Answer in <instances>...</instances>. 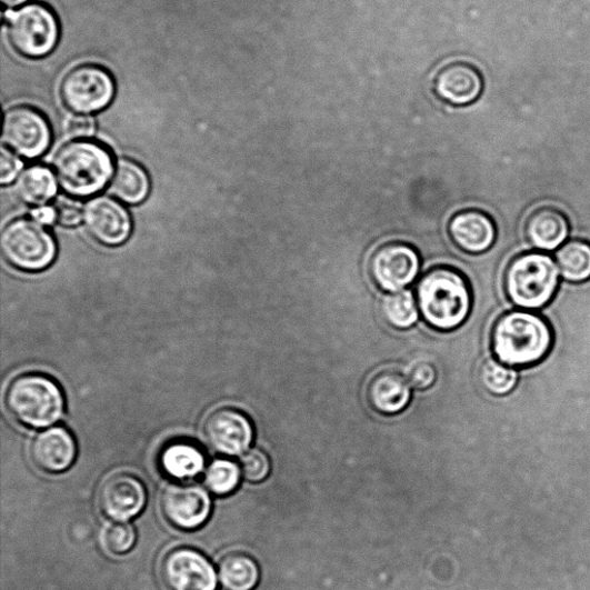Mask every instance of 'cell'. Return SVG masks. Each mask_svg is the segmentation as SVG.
Wrapping results in <instances>:
<instances>
[{
    "instance_id": "7a4b0ae2",
    "label": "cell",
    "mask_w": 590,
    "mask_h": 590,
    "mask_svg": "<svg viewBox=\"0 0 590 590\" xmlns=\"http://www.w3.org/2000/svg\"><path fill=\"white\" fill-rule=\"evenodd\" d=\"M52 166L61 191L76 199L102 192L116 169L111 150L89 139L66 143L54 154Z\"/></svg>"
},
{
    "instance_id": "e575fe53",
    "label": "cell",
    "mask_w": 590,
    "mask_h": 590,
    "mask_svg": "<svg viewBox=\"0 0 590 590\" xmlns=\"http://www.w3.org/2000/svg\"><path fill=\"white\" fill-rule=\"evenodd\" d=\"M32 213L33 219L43 226L51 224L56 221L54 209L50 207L38 208Z\"/></svg>"
},
{
    "instance_id": "8992f818",
    "label": "cell",
    "mask_w": 590,
    "mask_h": 590,
    "mask_svg": "<svg viewBox=\"0 0 590 590\" xmlns=\"http://www.w3.org/2000/svg\"><path fill=\"white\" fill-rule=\"evenodd\" d=\"M0 251L6 261L22 272H41L57 258L53 234L33 217L12 220L0 233Z\"/></svg>"
},
{
    "instance_id": "4316f807",
    "label": "cell",
    "mask_w": 590,
    "mask_h": 590,
    "mask_svg": "<svg viewBox=\"0 0 590 590\" xmlns=\"http://www.w3.org/2000/svg\"><path fill=\"white\" fill-rule=\"evenodd\" d=\"M242 473L240 466L227 459L211 462L204 471L206 488L217 496H228L240 484Z\"/></svg>"
},
{
    "instance_id": "f1b7e54d",
    "label": "cell",
    "mask_w": 590,
    "mask_h": 590,
    "mask_svg": "<svg viewBox=\"0 0 590 590\" xmlns=\"http://www.w3.org/2000/svg\"><path fill=\"white\" fill-rule=\"evenodd\" d=\"M103 544L112 554H126L137 543L136 528L128 522H114L109 524L103 532Z\"/></svg>"
},
{
    "instance_id": "ba28073f",
    "label": "cell",
    "mask_w": 590,
    "mask_h": 590,
    "mask_svg": "<svg viewBox=\"0 0 590 590\" xmlns=\"http://www.w3.org/2000/svg\"><path fill=\"white\" fill-rule=\"evenodd\" d=\"M116 86L102 67L82 64L69 71L59 88L61 102L77 114L102 111L112 102Z\"/></svg>"
},
{
    "instance_id": "2e32d148",
    "label": "cell",
    "mask_w": 590,
    "mask_h": 590,
    "mask_svg": "<svg viewBox=\"0 0 590 590\" xmlns=\"http://www.w3.org/2000/svg\"><path fill=\"white\" fill-rule=\"evenodd\" d=\"M483 87L480 71L463 61H451L433 78L434 94L453 107L473 104L482 96Z\"/></svg>"
},
{
    "instance_id": "cb8c5ba5",
    "label": "cell",
    "mask_w": 590,
    "mask_h": 590,
    "mask_svg": "<svg viewBox=\"0 0 590 590\" xmlns=\"http://www.w3.org/2000/svg\"><path fill=\"white\" fill-rule=\"evenodd\" d=\"M260 576L258 562L244 552L228 553L219 566V578L226 590H253Z\"/></svg>"
},
{
    "instance_id": "30bf717a",
    "label": "cell",
    "mask_w": 590,
    "mask_h": 590,
    "mask_svg": "<svg viewBox=\"0 0 590 590\" xmlns=\"http://www.w3.org/2000/svg\"><path fill=\"white\" fill-rule=\"evenodd\" d=\"M2 140L18 157L34 160L50 148L52 131L41 111L18 106L6 112Z\"/></svg>"
},
{
    "instance_id": "ac0fdd59",
    "label": "cell",
    "mask_w": 590,
    "mask_h": 590,
    "mask_svg": "<svg viewBox=\"0 0 590 590\" xmlns=\"http://www.w3.org/2000/svg\"><path fill=\"white\" fill-rule=\"evenodd\" d=\"M448 230L459 250L469 254H482L489 251L497 234L490 217L474 209L456 213Z\"/></svg>"
},
{
    "instance_id": "7402d4cb",
    "label": "cell",
    "mask_w": 590,
    "mask_h": 590,
    "mask_svg": "<svg viewBox=\"0 0 590 590\" xmlns=\"http://www.w3.org/2000/svg\"><path fill=\"white\" fill-rule=\"evenodd\" d=\"M150 192V179L146 170L138 163L122 159L116 163L110 181V193L127 204L141 203Z\"/></svg>"
},
{
    "instance_id": "9a60e30c",
    "label": "cell",
    "mask_w": 590,
    "mask_h": 590,
    "mask_svg": "<svg viewBox=\"0 0 590 590\" xmlns=\"http://www.w3.org/2000/svg\"><path fill=\"white\" fill-rule=\"evenodd\" d=\"M147 499L148 493L143 482L127 472L108 477L99 493L101 511L116 522H127L139 516L147 504Z\"/></svg>"
},
{
    "instance_id": "d4e9b609",
    "label": "cell",
    "mask_w": 590,
    "mask_h": 590,
    "mask_svg": "<svg viewBox=\"0 0 590 590\" xmlns=\"http://www.w3.org/2000/svg\"><path fill=\"white\" fill-rule=\"evenodd\" d=\"M559 272L571 283H582L590 279V243L571 240L556 252Z\"/></svg>"
},
{
    "instance_id": "d6986e66",
    "label": "cell",
    "mask_w": 590,
    "mask_h": 590,
    "mask_svg": "<svg viewBox=\"0 0 590 590\" xmlns=\"http://www.w3.org/2000/svg\"><path fill=\"white\" fill-rule=\"evenodd\" d=\"M412 390L408 378L396 370H383L367 386L369 407L383 416H396L409 407Z\"/></svg>"
},
{
    "instance_id": "7c38bea8",
    "label": "cell",
    "mask_w": 590,
    "mask_h": 590,
    "mask_svg": "<svg viewBox=\"0 0 590 590\" xmlns=\"http://www.w3.org/2000/svg\"><path fill=\"white\" fill-rule=\"evenodd\" d=\"M160 508L178 530L196 531L209 519L212 502L207 489L199 484H170L161 494Z\"/></svg>"
},
{
    "instance_id": "d6a6232c",
    "label": "cell",
    "mask_w": 590,
    "mask_h": 590,
    "mask_svg": "<svg viewBox=\"0 0 590 590\" xmlns=\"http://www.w3.org/2000/svg\"><path fill=\"white\" fill-rule=\"evenodd\" d=\"M22 162L10 149L2 148L0 153V183L7 186L19 177Z\"/></svg>"
},
{
    "instance_id": "52a82bcc",
    "label": "cell",
    "mask_w": 590,
    "mask_h": 590,
    "mask_svg": "<svg viewBox=\"0 0 590 590\" xmlns=\"http://www.w3.org/2000/svg\"><path fill=\"white\" fill-rule=\"evenodd\" d=\"M8 38L21 56L39 59L48 56L59 40V22L44 4H28L8 14Z\"/></svg>"
},
{
    "instance_id": "277c9868",
    "label": "cell",
    "mask_w": 590,
    "mask_h": 590,
    "mask_svg": "<svg viewBox=\"0 0 590 590\" xmlns=\"http://www.w3.org/2000/svg\"><path fill=\"white\" fill-rule=\"evenodd\" d=\"M6 407L10 416L24 427L51 428L64 417L66 397L51 378L39 372H27L9 384Z\"/></svg>"
},
{
    "instance_id": "5b68a950",
    "label": "cell",
    "mask_w": 590,
    "mask_h": 590,
    "mask_svg": "<svg viewBox=\"0 0 590 590\" xmlns=\"http://www.w3.org/2000/svg\"><path fill=\"white\" fill-rule=\"evenodd\" d=\"M554 259L541 252L516 258L506 272L504 286L511 302L523 310L541 309L553 298L559 284Z\"/></svg>"
},
{
    "instance_id": "6da1fadb",
    "label": "cell",
    "mask_w": 590,
    "mask_h": 590,
    "mask_svg": "<svg viewBox=\"0 0 590 590\" xmlns=\"http://www.w3.org/2000/svg\"><path fill=\"white\" fill-rule=\"evenodd\" d=\"M417 302L424 322L449 332L458 329L472 312V291L468 279L454 268L434 267L417 284Z\"/></svg>"
},
{
    "instance_id": "44dd1931",
    "label": "cell",
    "mask_w": 590,
    "mask_h": 590,
    "mask_svg": "<svg viewBox=\"0 0 590 590\" xmlns=\"http://www.w3.org/2000/svg\"><path fill=\"white\" fill-rule=\"evenodd\" d=\"M163 473L176 481L196 479L206 469L202 450L189 441H174L164 447L160 454Z\"/></svg>"
},
{
    "instance_id": "8fae6325",
    "label": "cell",
    "mask_w": 590,
    "mask_h": 590,
    "mask_svg": "<svg viewBox=\"0 0 590 590\" xmlns=\"http://www.w3.org/2000/svg\"><path fill=\"white\" fill-rule=\"evenodd\" d=\"M162 579L169 590H217L219 576L209 559L193 548H176L163 558Z\"/></svg>"
},
{
    "instance_id": "1f68e13d",
    "label": "cell",
    "mask_w": 590,
    "mask_h": 590,
    "mask_svg": "<svg viewBox=\"0 0 590 590\" xmlns=\"http://www.w3.org/2000/svg\"><path fill=\"white\" fill-rule=\"evenodd\" d=\"M53 209L56 222L61 227L74 228L82 222V209L76 202L59 200Z\"/></svg>"
},
{
    "instance_id": "e0dca14e",
    "label": "cell",
    "mask_w": 590,
    "mask_h": 590,
    "mask_svg": "<svg viewBox=\"0 0 590 590\" xmlns=\"http://www.w3.org/2000/svg\"><path fill=\"white\" fill-rule=\"evenodd\" d=\"M29 452L38 469L46 473L59 474L72 468L78 448L70 430L64 427H51L37 434Z\"/></svg>"
},
{
    "instance_id": "d590c367",
    "label": "cell",
    "mask_w": 590,
    "mask_h": 590,
    "mask_svg": "<svg viewBox=\"0 0 590 590\" xmlns=\"http://www.w3.org/2000/svg\"><path fill=\"white\" fill-rule=\"evenodd\" d=\"M2 2L8 8H16L28 2V0H2Z\"/></svg>"
},
{
    "instance_id": "f546056e",
    "label": "cell",
    "mask_w": 590,
    "mask_h": 590,
    "mask_svg": "<svg viewBox=\"0 0 590 590\" xmlns=\"http://www.w3.org/2000/svg\"><path fill=\"white\" fill-rule=\"evenodd\" d=\"M240 470L244 480L252 483H260L270 474V459L264 451L251 449L241 457Z\"/></svg>"
},
{
    "instance_id": "3957f363",
    "label": "cell",
    "mask_w": 590,
    "mask_h": 590,
    "mask_svg": "<svg viewBox=\"0 0 590 590\" xmlns=\"http://www.w3.org/2000/svg\"><path fill=\"white\" fill-rule=\"evenodd\" d=\"M552 341L548 322L523 309L501 317L491 331V349L496 359L512 368L541 362L550 352Z\"/></svg>"
},
{
    "instance_id": "5bb4252c",
    "label": "cell",
    "mask_w": 590,
    "mask_h": 590,
    "mask_svg": "<svg viewBox=\"0 0 590 590\" xmlns=\"http://www.w3.org/2000/svg\"><path fill=\"white\" fill-rule=\"evenodd\" d=\"M207 444L223 456L246 453L254 440V427L250 418L237 409L222 408L211 412L203 424Z\"/></svg>"
},
{
    "instance_id": "484cf974",
    "label": "cell",
    "mask_w": 590,
    "mask_h": 590,
    "mask_svg": "<svg viewBox=\"0 0 590 590\" xmlns=\"http://www.w3.org/2000/svg\"><path fill=\"white\" fill-rule=\"evenodd\" d=\"M381 312L389 326L398 330H408L419 320V307L413 293L403 290L388 294L381 303Z\"/></svg>"
},
{
    "instance_id": "836d02e7",
    "label": "cell",
    "mask_w": 590,
    "mask_h": 590,
    "mask_svg": "<svg viewBox=\"0 0 590 590\" xmlns=\"http://www.w3.org/2000/svg\"><path fill=\"white\" fill-rule=\"evenodd\" d=\"M67 130L73 139H88L96 132V121L86 114H77L70 118Z\"/></svg>"
},
{
    "instance_id": "4dcf8cb0",
    "label": "cell",
    "mask_w": 590,
    "mask_h": 590,
    "mask_svg": "<svg viewBox=\"0 0 590 590\" xmlns=\"http://www.w3.org/2000/svg\"><path fill=\"white\" fill-rule=\"evenodd\" d=\"M438 372L430 362L421 361L411 366L408 380L417 390H427L437 382Z\"/></svg>"
},
{
    "instance_id": "83f0119b",
    "label": "cell",
    "mask_w": 590,
    "mask_h": 590,
    "mask_svg": "<svg viewBox=\"0 0 590 590\" xmlns=\"http://www.w3.org/2000/svg\"><path fill=\"white\" fill-rule=\"evenodd\" d=\"M481 386L494 396L510 393L518 383V371L499 360L489 359L480 368Z\"/></svg>"
},
{
    "instance_id": "9c48e42d",
    "label": "cell",
    "mask_w": 590,
    "mask_h": 590,
    "mask_svg": "<svg viewBox=\"0 0 590 590\" xmlns=\"http://www.w3.org/2000/svg\"><path fill=\"white\" fill-rule=\"evenodd\" d=\"M421 258L407 242L392 241L377 248L370 256L368 271L372 283L388 293L406 290L416 282Z\"/></svg>"
},
{
    "instance_id": "603a6c76",
    "label": "cell",
    "mask_w": 590,
    "mask_h": 590,
    "mask_svg": "<svg viewBox=\"0 0 590 590\" xmlns=\"http://www.w3.org/2000/svg\"><path fill=\"white\" fill-rule=\"evenodd\" d=\"M57 179L44 166L24 169L17 178L14 191L18 199L28 207H47L57 194Z\"/></svg>"
},
{
    "instance_id": "4fadbf2b",
    "label": "cell",
    "mask_w": 590,
    "mask_h": 590,
    "mask_svg": "<svg viewBox=\"0 0 590 590\" xmlns=\"http://www.w3.org/2000/svg\"><path fill=\"white\" fill-rule=\"evenodd\" d=\"M82 223L88 234L107 247L126 243L132 232V217L116 199L98 197L82 208Z\"/></svg>"
},
{
    "instance_id": "ffe728a7",
    "label": "cell",
    "mask_w": 590,
    "mask_h": 590,
    "mask_svg": "<svg viewBox=\"0 0 590 590\" xmlns=\"http://www.w3.org/2000/svg\"><path fill=\"white\" fill-rule=\"evenodd\" d=\"M570 236L567 217L553 208L537 210L526 224V237L539 251L553 252L563 246Z\"/></svg>"
}]
</instances>
